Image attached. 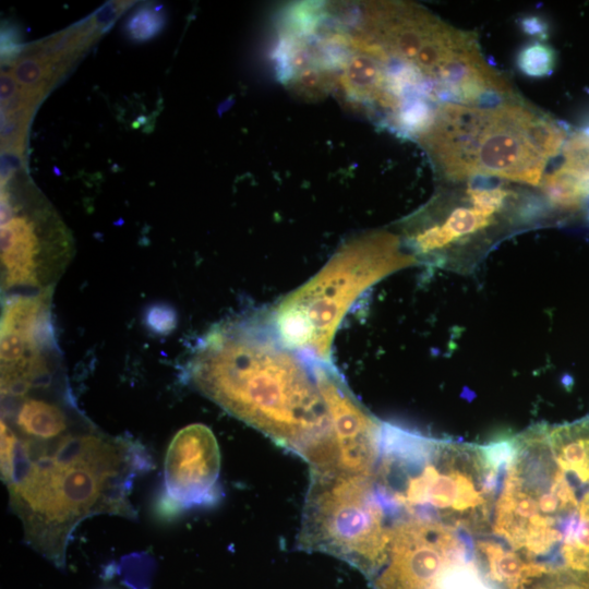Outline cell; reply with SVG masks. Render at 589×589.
Masks as SVG:
<instances>
[{
	"label": "cell",
	"instance_id": "cell-13",
	"mask_svg": "<svg viewBox=\"0 0 589 589\" xmlns=\"http://www.w3.org/2000/svg\"><path fill=\"white\" fill-rule=\"evenodd\" d=\"M562 167L577 176L589 189V129L570 135L563 145Z\"/></svg>",
	"mask_w": 589,
	"mask_h": 589
},
{
	"label": "cell",
	"instance_id": "cell-6",
	"mask_svg": "<svg viewBox=\"0 0 589 589\" xmlns=\"http://www.w3.org/2000/svg\"><path fill=\"white\" fill-rule=\"evenodd\" d=\"M525 111L515 103L494 108L445 103L417 139L452 179L490 176L539 185L548 159L525 131Z\"/></svg>",
	"mask_w": 589,
	"mask_h": 589
},
{
	"label": "cell",
	"instance_id": "cell-10",
	"mask_svg": "<svg viewBox=\"0 0 589 589\" xmlns=\"http://www.w3.org/2000/svg\"><path fill=\"white\" fill-rule=\"evenodd\" d=\"M311 364L330 419L333 464L328 471L373 474L384 422L356 398L332 362L311 360Z\"/></svg>",
	"mask_w": 589,
	"mask_h": 589
},
{
	"label": "cell",
	"instance_id": "cell-3",
	"mask_svg": "<svg viewBox=\"0 0 589 589\" xmlns=\"http://www.w3.org/2000/svg\"><path fill=\"white\" fill-rule=\"evenodd\" d=\"M135 442L91 421L49 442L17 440L1 425V478L24 541L61 567L72 532L94 515L134 519V479L149 468Z\"/></svg>",
	"mask_w": 589,
	"mask_h": 589
},
{
	"label": "cell",
	"instance_id": "cell-9",
	"mask_svg": "<svg viewBox=\"0 0 589 589\" xmlns=\"http://www.w3.org/2000/svg\"><path fill=\"white\" fill-rule=\"evenodd\" d=\"M53 288L5 296L1 310V398L63 382L51 318Z\"/></svg>",
	"mask_w": 589,
	"mask_h": 589
},
{
	"label": "cell",
	"instance_id": "cell-11",
	"mask_svg": "<svg viewBox=\"0 0 589 589\" xmlns=\"http://www.w3.org/2000/svg\"><path fill=\"white\" fill-rule=\"evenodd\" d=\"M220 450L201 423L181 429L168 445L164 464V504L170 514L214 505L221 497Z\"/></svg>",
	"mask_w": 589,
	"mask_h": 589
},
{
	"label": "cell",
	"instance_id": "cell-18",
	"mask_svg": "<svg viewBox=\"0 0 589 589\" xmlns=\"http://www.w3.org/2000/svg\"><path fill=\"white\" fill-rule=\"evenodd\" d=\"M16 83L12 73L1 75V104L9 101L16 94Z\"/></svg>",
	"mask_w": 589,
	"mask_h": 589
},
{
	"label": "cell",
	"instance_id": "cell-1",
	"mask_svg": "<svg viewBox=\"0 0 589 589\" xmlns=\"http://www.w3.org/2000/svg\"><path fill=\"white\" fill-rule=\"evenodd\" d=\"M474 560L495 589H589V426L538 423L507 438Z\"/></svg>",
	"mask_w": 589,
	"mask_h": 589
},
{
	"label": "cell",
	"instance_id": "cell-16",
	"mask_svg": "<svg viewBox=\"0 0 589 589\" xmlns=\"http://www.w3.org/2000/svg\"><path fill=\"white\" fill-rule=\"evenodd\" d=\"M20 31L13 25H4L1 32V56L2 62H12L21 50Z\"/></svg>",
	"mask_w": 589,
	"mask_h": 589
},
{
	"label": "cell",
	"instance_id": "cell-15",
	"mask_svg": "<svg viewBox=\"0 0 589 589\" xmlns=\"http://www.w3.org/2000/svg\"><path fill=\"white\" fill-rule=\"evenodd\" d=\"M165 23L164 15L153 7L137 9L127 21L125 31L131 39L143 41L156 36Z\"/></svg>",
	"mask_w": 589,
	"mask_h": 589
},
{
	"label": "cell",
	"instance_id": "cell-2",
	"mask_svg": "<svg viewBox=\"0 0 589 589\" xmlns=\"http://www.w3.org/2000/svg\"><path fill=\"white\" fill-rule=\"evenodd\" d=\"M185 373L200 393L310 469L330 464V419L311 360L280 341L268 312L214 326L195 346Z\"/></svg>",
	"mask_w": 589,
	"mask_h": 589
},
{
	"label": "cell",
	"instance_id": "cell-5",
	"mask_svg": "<svg viewBox=\"0 0 589 589\" xmlns=\"http://www.w3.org/2000/svg\"><path fill=\"white\" fill-rule=\"evenodd\" d=\"M417 264L399 236L387 231L360 235L268 312L272 326L289 349L332 362L336 330L354 302L383 278Z\"/></svg>",
	"mask_w": 589,
	"mask_h": 589
},
{
	"label": "cell",
	"instance_id": "cell-17",
	"mask_svg": "<svg viewBox=\"0 0 589 589\" xmlns=\"http://www.w3.org/2000/svg\"><path fill=\"white\" fill-rule=\"evenodd\" d=\"M522 31L533 37L545 38L548 36V25L538 16H527L520 22Z\"/></svg>",
	"mask_w": 589,
	"mask_h": 589
},
{
	"label": "cell",
	"instance_id": "cell-8",
	"mask_svg": "<svg viewBox=\"0 0 589 589\" xmlns=\"http://www.w3.org/2000/svg\"><path fill=\"white\" fill-rule=\"evenodd\" d=\"M73 255L65 226L32 193L1 190V288L8 294L53 288Z\"/></svg>",
	"mask_w": 589,
	"mask_h": 589
},
{
	"label": "cell",
	"instance_id": "cell-12",
	"mask_svg": "<svg viewBox=\"0 0 589 589\" xmlns=\"http://www.w3.org/2000/svg\"><path fill=\"white\" fill-rule=\"evenodd\" d=\"M541 189L549 204L563 211H577L589 200L588 187L562 166L545 176Z\"/></svg>",
	"mask_w": 589,
	"mask_h": 589
},
{
	"label": "cell",
	"instance_id": "cell-7",
	"mask_svg": "<svg viewBox=\"0 0 589 589\" xmlns=\"http://www.w3.org/2000/svg\"><path fill=\"white\" fill-rule=\"evenodd\" d=\"M389 521L374 473L310 470L298 548L348 563L369 580L383 565Z\"/></svg>",
	"mask_w": 589,
	"mask_h": 589
},
{
	"label": "cell",
	"instance_id": "cell-14",
	"mask_svg": "<svg viewBox=\"0 0 589 589\" xmlns=\"http://www.w3.org/2000/svg\"><path fill=\"white\" fill-rule=\"evenodd\" d=\"M517 64L519 70L528 76H546L554 68L555 53L549 46L534 43L521 49Z\"/></svg>",
	"mask_w": 589,
	"mask_h": 589
},
{
	"label": "cell",
	"instance_id": "cell-4",
	"mask_svg": "<svg viewBox=\"0 0 589 589\" xmlns=\"http://www.w3.org/2000/svg\"><path fill=\"white\" fill-rule=\"evenodd\" d=\"M497 470L494 443L433 438L384 422L374 480L389 521L425 519L474 537L488 525Z\"/></svg>",
	"mask_w": 589,
	"mask_h": 589
}]
</instances>
